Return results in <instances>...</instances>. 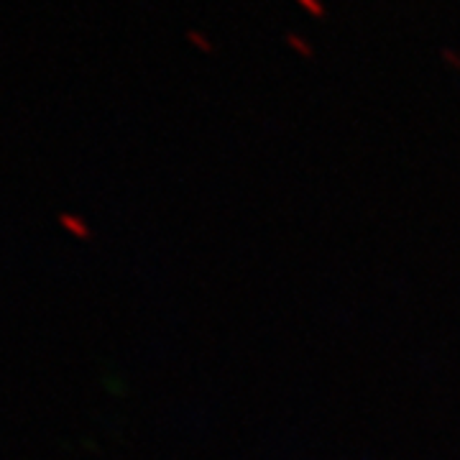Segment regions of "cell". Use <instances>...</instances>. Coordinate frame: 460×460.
Segmentation results:
<instances>
[{
  "label": "cell",
  "mask_w": 460,
  "mask_h": 460,
  "mask_svg": "<svg viewBox=\"0 0 460 460\" xmlns=\"http://www.w3.org/2000/svg\"><path fill=\"white\" fill-rule=\"evenodd\" d=\"M287 43L289 46H292V49L295 51H299V54H302V57H312V54H315V51H312V46H309L307 41H304L302 36H299V34H287Z\"/></svg>",
  "instance_id": "6da1fadb"
},
{
  "label": "cell",
  "mask_w": 460,
  "mask_h": 460,
  "mask_svg": "<svg viewBox=\"0 0 460 460\" xmlns=\"http://www.w3.org/2000/svg\"><path fill=\"white\" fill-rule=\"evenodd\" d=\"M442 59H447V65L455 67V69H460V57L455 54V51L450 49H442Z\"/></svg>",
  "instance_id": "277c9868"
},
{
  "label": "cell",
  "mask_w": 460,
  "mask_h": 460,
  "mask_svg": "<svg viewBox=\"0 0 460 460\" xmlns=\"http://www.w3.org/2000/svg\"><path fill=\"white\" fill-rule=\"evenodd\" d=\"M187 41L194 43V46H197V49H202L205 54H212V51H215V46L210 43V39L205 36V34H200V31H187Z\"/></svg>",
  "instance_id": "7a4b0ae2"
},
{
  "label": "cell",
  "mask_w": 460,
  "mask_h": 460,
  "mask_svg": "<svg viewBox=\"0 0 460 460\" xmlns=\"http://www.w3.org/2000/svg\"><path fill=\"white\" fill-rule=\"evenodd\" d=\"M299 6L307 11L309 15H315V18H325V6L320 3V0H297Z\"/></svg>",
  "instance_id": "3957f363"
}]
</instances>
